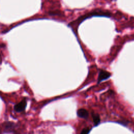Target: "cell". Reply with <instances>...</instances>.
<instances>
[{"label": "cell", "instance_id": "obj_1", "mask_svg": "<svg viewBox=\"0 0 134 134\" xmlns=\"http://www.w3.org/2000/svg\"><path fill=\"white\" fill-rule=\"evenodd\" d=\"M111 76L110 72H108L105 70H101L98 74L97 78V84H99L104 80L108 79Z\"/></svg>", "mask_w": 134, "mask_h": 134}, {"label": "cell", "instance_id": "obj_2", "mask_svg": "<svg viewBox=\"0 0 134 134\" xmlns=\"http://www.w3.org/2000/svg\"><path fill=\"white\" fill-rule=\"evenodd\" d=\"M27 106V102L25 99L22 100L19 103L16 104L14 107V109L16 112H21L24 111Z\"/></svg>", "mask_w": 134, "mask_h": 134}, {"label": "cell", "instance_id": "obj_3", "mask_svg": "<svg viewBox=\"0 0 134 134\" xmlns=\"http://www.w3.org/2000/svg\"><path fill=\"white\" fill-rule=\"evenodd\" d=\"M3 128L5 132H12L15 128V124L10 121L4 122L3 124Z\"/></svg>", "mask_w": 134, "mask_h": 134}, {"label": "cell", "instance_id": "obj_4", "mask_svg": "<svg viewBox=\"0 0 134 134\" xmlns=\"http://www.w3.org/2000/svg\"><path fill=\"white\" fill-rule=\"evenodd\" d=\"M77 115L80 118L87 119L88 117V112L85 109L80 108L77 111Z\"/></svg>", "mask_w": 134, "mask_h": 134}, {"label": "cell", "instance_id": "obj_5", "mask_svg": "<svg viewBox=\"0 0 134 134\" xmlns=\"http://www.w3.org/2000/svg\"><path fill=\"white\" fill-rule=\"evenodd\" d=\"M92 116L93 118V120L94 122V126H97L100 121V117L97 114H95V113H92Z\"/></svg>", "mask_w": 134, "mask_h": 134}, {"label": "cell", "instance_id": "obj_6", "mask_svg": "<svg viewBox=\"0 0 134 134\" xmlns=\"http://www.w3.org/2000/svg\"><path fill=\"white\" fill-rule=\"evenodd\" d=\"M91 130V128H90L88 127L83 128L81 131L80 134H89Z\"/></svg>", "mask_w": 134, "mask_h": 134}]
</instances>
